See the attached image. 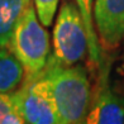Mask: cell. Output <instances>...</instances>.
<instances>
[{"label": "cell", "mask_w": 124, "mask_h": 124, "mask_svg": "<svg viewBox=\"0 0 124 124\" xmlns=\"http://www.w3.org/2000/svg\"><path fill=\"white\" fill-rule=\"evenodd\" d=\"M42 72L49 82L60 124L85 123L93 100L85 67L80 63L62 66L49 56Z\"/></svg>", "instance_id": "cell-1"}, {"label": "cell", "mask_w": 124, "mask_h": 124, "mask_svg": "<svg viewBox=\"0 0 124 124\" xmlns=\"http://www.w3.org/2000/svg\"><path fill=\"white\" fill-rule=\"evenodd\" d=\"M8 49L22 63L25 77L37 76L43 71L49 57V36L32 3L16 22Z\"/></svg>", "instance_id": "cell-2"}, {"label": "cell", "mask_w": 124, "mask_h": 124, "mask_svg": "<svg viewBox=\"0 0 124 124\" xmlns=\"http://www.w3.org/2000/svg\"><path fill=\"white\" fill-rule=\"evenodd\" d=\"M86 54L89 41L81 13L75 3L65 0L54 24L51 57L62 66H72L84 61Z\"/></svg>", "instance_id": "cell-3"}, {"label": "cell", "mask_w": 124, "mask_h": 124, "mask_svg": "<svg viewBox=\"0 0 124 124\" xmlns=\"http://www.w3.org/2000/svg\"><path fill=\"white\" fill-rule=\"evenodd\" d=\"M13 93L16 108L24 123L60 124L49 82L43 72L37 76L24 77L22 86Z\"/></svg>", "instance_id": "cell-4"}, {"label": "cell", "mask_w": 124, "mask_h": 124, "mask_svg": "<svg viewBox=\"0 0 124 124\" xmlns=\"http://www.w3.org/2000/svg\"><path fill=\"white\" fill-rule=\"evenodd\" d=\"M94 23L104 48H114L124 39V0H95Z\"/></svg>", "instance_id": "cell-5"}, {"label": "cell", "mask_w": 124, "mask_h": 124, "mask_svg": "<svg viewBox=\"0 0 124 124\" xmlns=\"http://www.w3.org/2000/svg\"><path fill=\"white\" fill-rule=\"evenodd\" d=\"M87 124H124V96L109 86L108 70L100 76V85L87 113Z\"/></svg>", "instance_id": "cell-6"}, {"label": "cell", "mask_w": 124, "mask_h": 124, "mask_svg": "<svg viewBox=\"0 0 124 124\" xmlns=\"http://www.w3.org/2000/svg\"><path fill=\"white\" fill-rule=\"evenodd\" d=\"M24 78V69L8 48H0V93H13Z\"/></svg>", "instance_id": "cell-7"}, {"label": "cell", "mask_w": 124, "mask_h": 124, "mask_svg": "<svg viewBox=\"0 0 124 124\" xmlns=\"http://www.w3.org/2000/svg\"><path fill=\"white\" fill-rule=\"evenodd\" d=\"M31 0H0V48H8L14 27Z\"/></svg>", "instance_id": "cell-8"}, {"label": "cell", "mask_w": 124, "mask_h": 124, "mask_svg": "<svg viewBox=\"0 0 124 124\" xmlns=\"http://www.w3.org/2000/svg\"><path fill=\"white\" fill-rule=\"evenodd\" d=\"M94 1L95 0H75V4L77 5L84 19V23H85L89 41V58L95 67L101 69L103 67V58H101L100 41L94 23Z\"/></svg>", "instance_id": "cell-9"}, {"label": "cell", "mask_w": 124, "mask_h": 124, "mask_svg": "<svg viewBox=\"0 0 124 124\" xmlns=\"http://www.w3.org/2000/svg\"><path fill=\"white\" fill-rule=\"evenodd\" d=\"M0 124H24L16 108L14 93H0Z\"/></svg>", "instance_id": "cell-10"}, {"label": "cell", "mask_w": 124, "mask_h": 124, "mask_svg": "<svg viewBox=\"0 0 124 124\" xmlns=\"http://www.w3.org/2000/svg\"><path fill=\"white\" fill-rule=\"evenodd\" d=\"M58 1L60 0H34V8L38 19L44 28H48L52 24L54 14L57 12Z\"/></svg>", "instance_id": "cell-11"}, {"label": "cell", "mask_w": 124, "mask_h": 124, "mask_svg": "<svg viewBox=\"0 0 124 124\" xmlns=\"http://www.w3.org/2000/svg\"><path fill=\"white\" fill-rule=\"evenodd\" d=\"M123 58H124V56H123Z\"/></svg>", "instance_id": "cell-12"}]
</instances>
